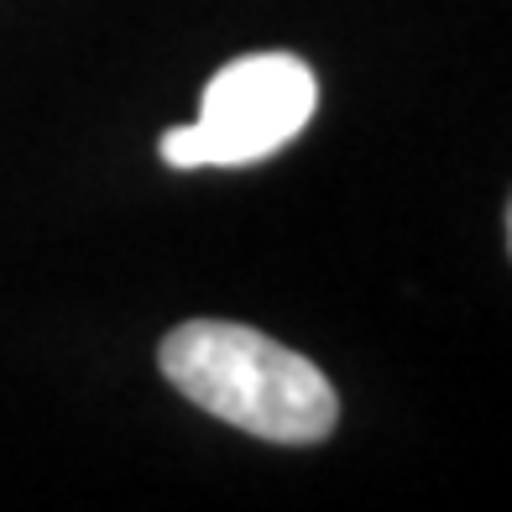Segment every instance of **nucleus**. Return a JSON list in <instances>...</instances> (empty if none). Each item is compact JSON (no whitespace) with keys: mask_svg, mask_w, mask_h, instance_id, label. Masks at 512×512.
<instances>
[{"mask_svg":"<svg viewBox=\"0 0 512 512\" xmlns=\"http://www.w3.org/2000/svg\"><path fill=\"white\" fill-rule=\"evenodd\" d=\"M157 366L183 398L272 445H319L335 434V387L272 335L230 319H189L162 340Z\"/></svg>","mask_w":512,"mask_h":512,"instance_id":"1","label":"nucleus"},{"mask_svg":"<svg viewBox=\"0 0 512 512\" xmlns=\"http://www.w3.org/2000/svg\"><path fill=\"white\" fill-rule=\"evenodd\" d=\"M319 105L314 68L293 53H251L225 63L199 100L209 168H246L288 147Z\"/></svg>","mask_w":512,"mask_h":512,"instance_id":"2","label":"nucleus"},{"mask_svg":"<svg viewBox=\"0 0 512 512\" xmlns=\"http://www.w3.org/2000/svg\"><path fill=\"white\" fill-rule=\"evenodd\" d=\"M162 162H168V168H178V173L209 168V152H204L199 126H173L168 136H162Z\"/></svg>","mask_w":512,"mask_h":512,"instance_id":"3","label":"nucleus"}]
</instances>
